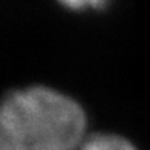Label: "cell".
<instances>
[{"label":"cell","mask_w":150,"mask_h":150,"mask_svg":"<svg viewBox=\"0 0 150 150\" xmlns=\"http://www.w3.org/2000/svg\"><path fill=\"white\" fill-rule=\"evenodd\" d=\"M84 132L81 106L51 87L14 91L0 101V150H75Z\"/></svg>","instance_id":"6da1fadb"},{"label":"cell","mask_w":150,"mask_h":150,"mask_svg":"<svg viewBox=\"0 0 150 150\" xmlns=\"http://www.w3.org/2000/svg\"><path fill=\"white\" fill-rule=\"evenodd\" d=\"M80 150H136V147L120 135L95 133L86 136Z\"/></svg>","instance_id":"7a4b0ae2"},{"label":"cell","mask_w":150,"mask_h":150,"mask_svg":"<svg viewBox=\"0 0 150 150\" xmlns=\"http://www.w3.org/2000/svg\"><path fill=\"white\" fill-rule=\"evenodd\" d=\"M58 2L69 9H86V8H101L109 0H58Z\"/></svg>","instance_id":"3957f363"}]
</instances>
